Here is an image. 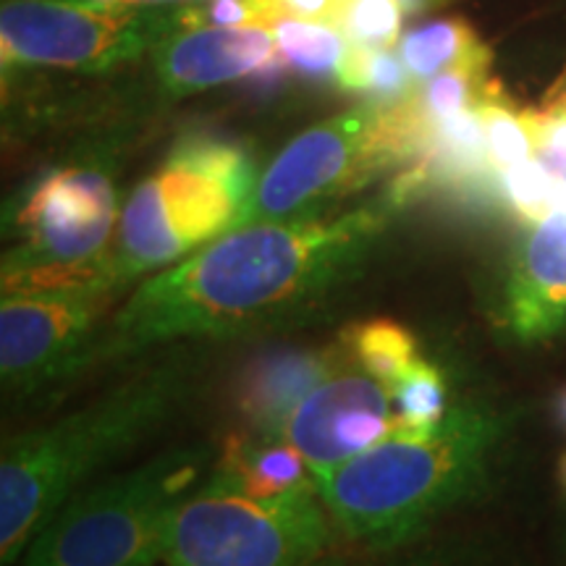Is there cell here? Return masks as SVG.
Instances as JSON below:
<instances>
[{"instance_id":"cell-1","label":"cell","mask_w":566,"mask_h":566,"mask_svg":"<svg viewBox=\"0 0 566 566\" xmlns=\"http://www.w3.org/2000/svg\"><path fill=\"white\" fill-rule=\"evenodd\" d=\"M405 205L388 192L342 216H300L226 231L153 273L111 315L90 367L160 346L283 328L357 281Z\"/></svg>"},{"instance_id":"cell-2","label":"cell","mask_w":566,"mask_h":566,"mask_svg":"<svg viewBox=\"0 0 566 566\" xmlns=\"http://www.w3.org/2000/svg\"><path fill=\"white\" fill-rule=\"evenodd\" d=\"M202 357L174 346L59 420L6 438L0 454V564L24 558L40 530L105 467L153 441L197 399Z\"/></svg>"},{"instance_id":"cell-3","label":"cell","mask_w":566,"mask_h":566,"mask_svg":"<svg viewBox=\"0 0 566 566\" xmlns=\"http://www.w3.org/2000/svg\"><path fill=\"white\" fill-rule=\"evenodd\" d=\"M512 428L509 409L464 401L430 436H391L315 478L336 535L354 548H391L436 533L485 491Z\"/></svg>"},{"instance_id":"cell-4","label":"cell","mask_w":566,"mask_h":566,"mask_svg":"<svg viewBox=\"0 0 566 566\" xmlns=\"http://www.w3.org/2000/svg\"><path fill=\"white\" fill-rule=\"evenodd\" d=\"M218 459L210 441L168 446L82 488L51 516L21 566H158L176 516Z\"/></svg>"},{"instance_id":"cell-5","label":"cell","mask_w":566,"mask_h":566,"mask_svg":"<svg viewBox=\"0 0 566 566\" xmlns=\"http://www.w3.org/2000/svg\"><path fill=\"white\" fill-rule=\"evenodd\" d=\"M254 163L239 142L189 134L142 179L122 208L105 258L132 281L166 271L237 226L254 192Z\"/></svg>"},{"instance_id":"cell-6","label":"cell","mask_w":566,"mask_h":566,"mask_svg":"<svg viewBox=\"0 0 566 566\" xmlns=\"http://www.w3.org/2000/svg\"><path fill=\"white\" fill-rule=\"evenodd\" d=\"M430 122L417 92L394 105L365 103L310 126L265 168L233 229L315 216L323 205L357 192L428 150Z\"/></svg>"},{"instance_id":"cell-7","label":"cell","mask_w":566,"mask_h":566,"mask_svg":"<svg viewBox=\"0 0 566 566\" xmlns=\"http://www.w3.org/2000/svg\"><path fill=\"white\" fill-rule=\"evenodd\" d=\"M334 535L315 480L263 499L212 467L176 516L163 566H313Z\"/></svg>"},{"instance_id":"cell-8","label":"cell","mask_w":566,"mask_h":566,"mask_svg":"<svg viewBox=\"0 0 566 566\" xmlns=\"http://www.w3.org/2000/svg\"><path fill=\"white\" fill-rule=\"evenodd\" d=\"M176 32H181V6L108 11L80 0H3L0 59L3 71L101 74L153 53Z\"/></svg>"},{"instance_id":"cell-9","label":"cell","mask_w":566,"mask_h":566,"mask_svg":"<svg viewBox=\"0 0 566 566\" xmlns=\"http://www.w3.org/2000/svg\"><path fill=\"white\" fill-rule=\"evenodd\" d=\"M126 283L95 279L3 294L0 380L6 399H27L87 370L92 346L116 313Z\"/></svg>"},{"instance_id":"cell-10","label":"cell","mask_w":566,"mask_h":566,"mask_svg":"<svg viewBox=\"0 0 566 566\" xmlns=\"http://www.w3.org/2000/svg\"><path fill=\"white\" fill-rule=\"evenodd\" d=\"M118 218L122 210L108 168L90 160L53 168L6 218L11 247L3 254V281L97 263L111 250Z\"/></svg>"},{"instance_id":"cell-11","label":"cell","mask_w":566,"mask_h":566,"mask_svg":"<svg viewBox=\"0 0 566 566\" xmlns=\"http://www.w3.org/2000/svg\"><path fill=\"white\" fill-rule=\"evenodd\" d=\"M396 428L394 388L349 365L294 409L281 436L307 459L315 480L388 441Z\"/></svg>"},{"instance_id":"cell-12","label":"cell","mask_w":566,"mask_h":566,"mask_svg":"<svg viewBox=\"0 0 566 566\" xmlns=\"http://www.w3.org/2000/svg\"><path fill=\"white\" fill-rule=\"evenodd\" d=\"M499 321L516 344L554 342L566 328V181L548 212L527 226L509 260Z\"/></svg>"},{"instance_id":"cell-13","label":"cell","mask_w":566,"mask_h":566,"mask_svg":"<svg viewBox=\"0 0 566 566\" xmlns=\"http://www.w3.org/2000/svg\"><path fill=\"white\" fill-rule=\"evenodd\" d=\"M153 66L168 97H189L242 80L271 84L286 71L271 27L181 30L155 48Z\"/></svg>"},{"instance_id":"cell-14","label":"cell","mask_w":566,"mask_h":566,"mask_svg":"<svg viewBox=\"0 0 566 566\" xmlns=\"http://www.w3.org/2000/svg\"><path fill=\"white\" fill-rule=\"evenodd\" d=\"M349 365L354 363L342 338L317 346H279L254 357L231 386V405L244 422L242 430L281 436L294 409Z\"/></svg>"},{"instance_id":"cell-15","label":"cell","mask_w":566,"mask_h":566,"mask_svg":"<svg viewBox=\"0 0 566 566\" xmlns=\"http://www.w3.org/2000/svg\"><path fill=\"white\" fill-rule=\"evenodd\" d=\"M216 470L252 495H281L313 480L307 459L283 436L237 430L218 446Z\"/></svg>"},{"instance_id":"cell-16","label":"cell","mask_w":566,"mask_h":566,"mask_svg":"<svg viewBox=\"0 0 566 566\" xmlns=\"http://www.w3.org/2000/svg\"><path fill=\"white\" fill-rule=\"evenodd\" d=\"M313 566H533L514 551L467 535H424L391 548H331Z\"/></svg>"},{"instance_id":"cell-17","label":"cell","mask_w":566,"mask_h":566,"mask_svg":"<svg viewBox=\"0 0 566 566\" xmlns=\"http://www.w3.org/2000/svg\"><path fill=\"white\" fill-rule=\"evenodd\" d=\"M399 53L417 84L459 66H491V51L464 19H436L401 34Z\"/></svg>"},{"instance_id":"cell-18","label":"cell","mask_w":566,"mask_h":566,"mask_svg":"<svg viewBox=\"0 0 566 566\" xmlns=\"http://www.w3.org/2000/svg\"><path fill=\"white\" fill-rule=\"evenodd\" d=\"M338 338L359 370L391 388L422 357L412 331L388 317L346 325Z\"/></svg>"},{"instance_id":"cell-19","label":"cell","mask_w":566,"mask_h":566,"mask_svg":"<svg viewBox=\"0 0 566 566\" xmlns=\"http://www.w3.org/2000/svg\"><path fill=\"white\" fill-rule=\"evenodd\" d=\"M283 66L296 71L304 80H334L342 66L349 42L338 27L325 21L279 19L271 24Z\"/></svg>"},{"instance_id":"cell-20","label":"cell","mask_w":566,"mask_h":566,"mask_svg":"<svg viewBox=\"0 0 566 566\" xmlns=\"http://www.w3.org/2000/svg\"><path fill=\"white\" fill-rule=\"evenodd\" d=\"M336 84L346 92L365 95L367 103L394 105L415 95L417 80L405 59L394 48H359L349 45L338 66Z\"/></svg>"},{"instance_id":"cell-21","label":"cell","mask_w":566,"mask_h":566,"mask_svg":"<svg viewBox=\"0 0 566 566\" xmlns=\"http://www.w3.org/2000/svg\"><path fill=\"white\" fill-rule=\"evenodd\" d=\"M396 428L399 438L430 436L449 415V380L446 373L430 359L420 357L409 367L405 378L394 386Z\"/></svg>"},{"instance_id":"cell-22","label":"cell","mask_w":566,"mask_h":566,"mask_svg":"<svg viewBox=\"0 0 566 566\" xmlns=\"http://www.w3.org/2000/svg\"><path fill=\"white\" fill-rule=\"evenodd\" d=\"M480 118H483L488 158L495 171L522 166V163L537 158V137L533 126V113L514 111L512 105L501 103L499 97H488L480 103Z\"/></svg>"},{"instance_id":"cell-23","label":"cell","mask_w":566,"mask_h":566,"mask_svg":"<svg viewBox=\"0 0 566 566\" xmlns=\"http://www.w3.org/2000/svg\"><path fill=\"white\" fill-rule=\"evenodd\" d=\"M495 90L488 82V66H459L433 76L417 90V101L428 122H443L457 113L480 108Z\"/></svg>"},{"instance_id":"cell-24","label":"cell","mask_w":566,"mask_h":566,"mask_svg":"<svg viewBox=\"0 0 566 566\" xmlns=\"http://www.w3.org/2000/svg\"><path fill=\"white\" fill-rule=\"evenodd\" d=\"M399 0H342L336 24L349 45L394 48L401 40Z\"/></svg>"},{"instance_id":"cell-25","label":"cell","mask_w":566,"mask_h":566,"mask_svg":"<svg viewBox=\"0 0 566 566\" xmlns=\"http://www.w3.org/2000/svg\"><path fill=\"white\" fill-rule=\"evenodd\" d=\"M558 189H562V179L551 174L541 158L501 171V192L527 223L537 221L543 212L554 208Z\"/></svg>"},{"instance_id":"cell-26","label":"cell","mask_w":566,"mask_h":566,"mask_svg":"<svg viewBox=\"0 0 566 566\" xmlns=\"http://www.w3.org/2000/svg\"><path fill=\"white\" fill-rule=\"evenodd\" d=\"M279 21L273 0H205L181 6V30L192 27H271Z\"/></svg>"},{"instance_id":"cell-27","label":"cell","mask_w":566,"mask_h":566,"mask_svg":"<svg viewBox=\"0 0 566 566\" xmlns=\"http://www.w3.org/2000/svg\"><path fill=\"white\" fill-rule=\"evenodd\" d=\"M342 0H273L279 19H304L336 24Z\"/></svg>"},{"instance_id":"cell-28","label":"cell","mask_w":566,"mask_h":566,"mask_svg":"<svg viewBox=\"0 0 566 566\" xmlns=\"http://www.w3.org/2000/svg\"><path fill=\"white\" fill-rule=\"evenodd\" d=\"M80 3L95 6V9L126 11V9H176V6H195L205 0H80Z\"/></svg>"},{"instance_id":"cell-29","label":"cell","mask_w":566,"mask_h":566,"mask_svg":"<svg viewBox=\"0 0 566 566\" xmlns=\"http://www.w3.org/2000/svg\"><path fill=\"white\" fill-rule=\"evenodd\" d=\"M399 3L405 13H420L424 9H430V6H436L438 0H399Z\"/></svg>"},{"instance_id":"cell-30","label":"cell","mask_w":566,"mask_h":566,"mask_svg":"<svg viewBox=\"0 0 566 566\" xmlns=\"http://www.w3.org/2000/svg\"><path fill=\"white\" fill-rule=\"evenodd\" d=\"M554 409H556V422H558V424H562V428L566 430V386L562 388V391H558V394H556Z\"/></svg>"},{"instance_id":"cell-31","label":"cell","mask_w":566,"mask_h":566,"mask_svg":"<svg viewBox=\"0 0 566 566\" xmlns=\"http://www.w3.org/2000/svg\"><path fill=\"white\" fill-rule=\"evenodd\" d=\"M554 105H551V111H562L566 113V84H562V87H556L554 92Z\"/></svg>"},{"instance_id":"cell-32","label":"cell","mask_w":566,"mask_h":566,"mask_svg":"<svg viewBox=\"0 0 566 566\" xmlns=\"http://www.w3.org/2000/svg\"><path fill=\"white\" fill-rule=\"evenodd\" d=\"M556 475H558V485H562V491L566 493V451L562 454V459H558Z\"/></svg>"}]
</instances>
